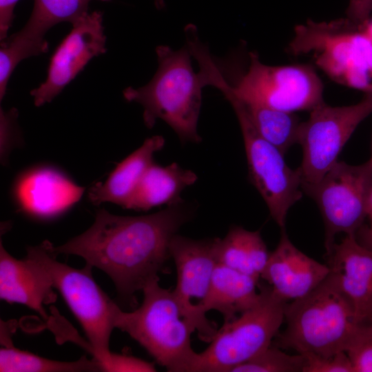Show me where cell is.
<instances>
[{"label": "cell", "instance_id": "9a60e30c", "mask_svg": "<svg viewBox=\"0 0 372 372\" xmlns=\"http://www.w3.org/2000/svg\"><path fill=\"white\" fill-rule=\"evenodd\" d=\"M84 187L60 170L37 166L22 173L14 186L18 207L39 219H50L68 210L81 198Z\"/></svg>", "mask_w": 372, "mask_h": 372}, {"label": "cell", "instance_id": "4dcf8cb0", "mask_svg": "<svg viewBox=\"0 0 372 372\" xmlns=\"http://www.w3.org/2000/svg\"><path fill=\"white\" fill-rule=\"evenodd\" d=\"M19 0H0V40L8 37L14 19V11Z\"/></svg>", "mask_w": 372, "mask_h": 372}, {"label": "cell", "instance_id": "ba28073f", "mask_svg": "<svg viewBox=\"0 0 372 372\" xmlns=\"http://www.w3.org/2000/svg\"><path fill=\"white\" fill-rule=\"evenodd\" d=\"M260 298L250 309L224 322L209 346L197 353L192 372H231L272 344L284 322L287 302L268 285L258 284Z\"/></svg>", "mask_w": 372, "mask_h": 372}, {"label": "cell", "instance_id": "f546056e", "mask_svg": "<svg viewBox=\"0 0 372 372\" xmlns=\"http://www.w3.org/2000/svg\"><path fill=\"white\" fill-rule=\"evenodd\" d=\"M372 14V0H349L347 18L352 22L363 25Z\"/></svg>", "mask_w": 372, "mask_h": 372}, {"label": "cell", "instance_id": "44dd1931", "mask_svg": "<svg viewBox=\"0 0 372 372\" xmlns=\"http://www.w3.org/2000/svg\"><path fill=\"white\" fill-rule=\"evenodd\" d=\"M218 264L260 280L270 253L259 231L231 227L223 238L214 239Z\"/></svg>", "mask_w": 372, "mask_h": 372}, {"label": "cell", "instance_id": "ffe728a7", "mask_svg": "<svg viewBox=\"0 0 372 372\" xmlns=\"http://www.w3.org/2000/svg\"><path fill=\"white\" fill-rule=\"evenodd\" d=\"M197 175L176 163L167 166L153 163L147 170L126 209L147 211L152 207L182 202L183 190L194 184Z\"/></svg>", "mask_w": 372, "mask_h": 372}, {"label": "cell", "instance_id": "4316f807", "mask_svg": "<svg viewBox=\"0 0 372 372\" xmlns=\"http://www.w3.org/2000/svg\"><path fill=\"white\" fill-rule=\"evenodd\" d=\"M303 355L305 362L302 372H353L352 364L345 351L329 356L313 353Z\"/></svg>", "mask_w": 372, "mask_h": 372}, {"label": "cell", "instance_id": "d6986e66", "mask_svg": "<svg viewBox=\"0 0 372 372\" xmlns=\"http://www.w3.org/2000/svg\"><path fill=\"white\" fill-rule=\"evenodd\" d=\"M258 280L217 263L208 293L198 309L204 314L216 310L224 322H229L258 301Z\"/></svg>", "mask_w": 372, "mask_h": 372}, {"label": "cell", "instance_id": "2e32d148", "mask_svg": "<svg viewBox=\"0 0 372 372\" xmlns=\"http://www.w3.org/2000/svg\"><path fill=\"white\" fill-rule=\"evenodd\" d=\"M327 265L318 262L299 250L285 229L270 253L260 278L284 300L300 299L316 288L329 275Z\"/></svg>", "mask_w": 372, "mask_h": 372}, {"label": "cell", "instance_id": "d4e9b609", "mask_svg": "<svg viewBox=\"0 0 372 372\" xmlns=\"http://www.w3.org/2000/svg\"><path fill=\"white\" fill-rule=\"evenodd\" d=\"M304 362L303 354H287L271 344L231 372H302Z\"/></svg>", "mask_w": 372, "mask_h": 372}, {"label": "cell", "instance_id": "30bf717a", "mask_svg": "<svg viewBox=\"0 0 372 372\" xmlns=\"http://www.w3.org/2000/svg\"><path fill=\"white\" fill-rule=\"evenodd\" d=\"M302 190L320 211L328 252L337 234L355 236L364 223L372 192V162L350 165L338 161L318 182L302 185Z\"/></svg>", "mask_w": 372, "mask_h": 372}, {"label": "cell", "instance_id": "1f68e13d", "mask_svg": "<svg viewBox=\"0 0 372 372\" xmlns=\"http://www.w3.org/2000/svg\"><path fill=\"white\" fill-rule=\"evenodd\" d=\"M355 238L360 244L372 250V192L364 223L357 231Z\"/></svg>", "mask_w": 372, "mask_h": 372}, {"label": "cell", "instance_id": "5b68a950", "mask_svg": "<svg viewBox=\"0 0 372 372\" xmlns=\"http://www.w3.org/2000/svg\"><path fill=\"white\" fill-rule=\"evenodd\" d=\"M247 69L240 71L225 56H213L216 70L231 92L244 102L295 113L311 111L323 101V84L306 64L269 65L249 52Z\"/></svg>", "mask_w": 372, "mask_h": 372}, {"label": "cell", "instance_id": "f1b7e54d", "mask_svg": "<svg viewBox=\"0 0 372 372\" xmlns=\"http://www.w3.org/2000/svg\"><path fill=\"white\" fill-rule=\"evenodd\" d=\"M103 371L127 372L156 371L154 364L126 355L112 353L109 360L102 366Z\"/></svg>", "mask_w": 372, "mask_h": 372}, {"label": "cell", "instance_id": "6da1fadb", "mask_svg": "<svg viewBox=\"0 0 372 372\" xmlns=\"http://www.w3.org/2000/svg\"><path fill=\"white\" fill-rule=\"evenodd\" d=\"M191 215L183 201L139 216H117L100 209L88 229L52 249L56 255L81 256L111 278L120 296L131 299L158 278L170 258L172 238Z\"/></svg>", "mask_w": 372, "mask_h": 372}, {"label": "cell", "instance_id": "836d02e7", "mask_svg": "<svg viewBox=\"0 0 372 372\" xmlns=\"http://www.w3.org/2000/svg\"><path fill=\"white\" fill-rule=\"evenodd\" d=\"M154 3L157 9H162L165 7L164 0H154Z\"/></svg>", "mask_w": 372, "mask_h": 372}, {"label": "cell", "instance_id": "e575fe53", "mask_svg": "<svg viewBox=\"0 0 372 372\" xmlns=\"http://www.w3.org/2000/svg\"><path fill=\"white\" fill-rule=\"evenodd\" d=\"M369 160L372 162V154H371V158Z\"/></svg>", "mask_w": 372, "mask_h": 372}, {"label": "cell", "instance_id": "7c38bea8", "mask_svg": "<svg viewBox=\"0 0 372 372\" xmlns=\"http://www.w3.org/2000/svg\"><path fill=\"white\" fill-rule=\"evenodd\" d=\"M169 254L177 272L173 291L183 316L202 341L210 342L218 329L198 308L208 293L217 265L214 239L194 240L176 234L169 244Z\"/></svg>", "mask_w": 372, "mask_h": 372}, {"label": "cell", "instance_id": "52a82bcc", "mask_svg": "<svg viewBox=\"0 0 372 372\" xmlns=\"http://www.w3.org/2000/svg\"><path fill=\"white\" fill-rule=\"evenodd\" d=\"M53 245L48 240L27 249V256L34 260L48 274L53 288L61 294L81 324L89 342V350L101 369L112 352L109 344L115 328L116 304L92 277V266L86 264L76 269L56 260Z\"/></svg>", "mask_w": 372, "mask_h": 372}, {"label": "cell", "instance_id": "484cf974", "mask_svg": "<svg viewBox=\"0 0 372 372\" xmlns=\"http://www.w3.org/2000/svg\"><path fill=\"white\" fill-rule=\"evenodd\" d=\"M345 352L353 372H372V324L358 327Z\"/></svg>", "mask_w": 372, "mask_h": 372}, {"label": "cell", "instance_id": "4fadbf2b", "mask_svg": "<svg viewBox=\"0 0 372 372\" xmlns=\"http://www.w3.org/2000/svg\"><path fill=\"white\" fill-rule=\"evenodd\" d=\"M72 25L51 56L45 80L30 91L37 107L50 103L92 58L106 52L101 12H88Z\"/></svg>", "mask_w": 372, "mask_h": 372}, {"label": "cell", "instance_id": "3957f363", "mask_svg": "<svg viewBox=\"0 0 372 372\" xmlns=\"http://www.w3.org/2000/svg\"><path fill=\"white\" fill-rule=\"evenodd\" d=\"M284 321L287 326L277 334L276 347L322 356L345 351L360 327L352 306L329 273L309 293L286 303Z\"/></svg>", "mask_w": 372, "mask_h": 372}, {"label": "cell", "instance_id": "8992f818", "mask_svg": "<svg viewBox=\"0 0 372 372\" xmlns=\"http://www.w3.org/2000/svg\"><path fill=\"white\" fill-rule=\"evenodd\" d=\"M288 50L313 54L317 66L340 84L364 93L372 89V41L363 25L347 17L296 25Z\"/></svg>", "mask_w": 372, "mask_h": 372}, {"label": "cell", "instance_id": "cb8c5ba5", "mask_svg": "<svg viewBox=\"0 0 372 372\" xmlns=\"http://www.w3.org/2000/svg\"><path fill=\"white\" fill-rule=\"evenodd\" d=\"M1 372H81L102 371L99 362L86 357L73 362H61L40 357L7 345L0 349Z\"/></svg>", "mask_w": 372, "mask_h": 372}, {"label": "cell", "instance_id": "8fae6325", "mask_svg": "<svg viewBox=\"0 0 372 372\" xmlns=\"http://www.w3.org/2000/svg\"><path fill=\"white\" fill-rule=\"evenodd\" d=\"M372 113V89L358 103L333 107L324 102L301 122L298 143L302 158L298 167L302 185L318 182L338 161V158L358 126Z\"/></svg>", "mask_w": 372, "mask_h": 372}, {"label": "cell", "instance_id": "9c48e42d", "mask_svg": "<svg viewBox=\"0 0 372 372\" xmlns=\"http://www.w3.org/2000/svg\"><path fill=\"white\" fill-rule=\"evenodd\" d=\"M231 105L242 135L249 178L265 200L269 214L281 230L285 229L290 208L302 197L299 169L289 167L284 154L263 138L254 126L244 104L222 81L216 84Z\"/></svg>", "mask_w": 372, "mask_h": 372}, {"label": "cell", "instance_id": "603a6c76", "mask_svg": "<svg viewBox=\"0 0 372 372\" xmlns=\"http://www.w3.org/2000/svg\"><path fill=\"white\" fill-rule=\"evenodd\" d=\"M241 101L257 132L284 155L298 143L301 122L295 113Z\"/></svg>", "mask_w": 372, "mask_h": 372}, {"label": "cell", "instance_id": "7a4b0ae2", "mask_svg": "<svg viewBox=\"0 0 372 372\" xmlns=\"http://www.w3.org/2000/svg\"><path fill=\"white\" fill-rule=\"evenodd\" d=\"M158 68L146 85L123 90L124 99L143 108V121L152 128L157 120L170 126L181 142L200 143L198 122L205 87L192 63L187 47L174 50L167 45L156 48Z\"/></svg>", "mask_w": 372, "mask_h": 372}, {"label": "cell", "instance_id": "83f0119b", "mask_svg": "<svg viewBox=\"0 0 372 372\" xmlns=\"http://www.w3.org/2000/svg\"><path fill=\"white\" fill-rule=\"evenodd\" d=\"M18 112L16 108L5 111L0 110V156L1 163H7L11 150L19 144V134L17 120Z\"/></svg>", "mask_w": 372, "mask_h": 372}, {"label": "cell", "instance_id": "7402d4cb", "mask_svg": "<svg viewBox=\"0 0 372 372\" xmlns=\"http://www.w3.org/2000/svg\"><path fill=\"white\" fill-rule=\"evenodd\" d=\"M92 1L34 0L29 19L15 34L23 42L45 53L48 50L45 33L59 23L70 22L72 24L88 13L89 4Z\"/></svg>", "mask_w": 372, "mask_h": 372}, {"label": "cell", "instance_id": "ac0fdd59", "mask_svg": "<svg viewBox=\"0 0 372 372\" xmlns=\"http://www.w3.org/2000/svg\"><path fill=\"white\" fill-rule=\"evenodd\" d=\"M162 136L146 139L143 145L117 165L104 183L90 188L92 203H112L126 208L142 178L154 163V155L165 145Z\"/></svg>", "mask_w": 372, "mask_h": 372}, {"label": "cell", "instance_id": "d6a6232c", "mask_svg": "<svg viewBox=\"0 0 372 372\" xmlns=\"http://www.w3.org/2000/svg\"><path fill=\"white\" fill-rule=\"evenodd\" d=\"M363 30L365 34L372 41V16L367 21V22L363 25Z\"/></svg>", "mask_w": 372, "mask_h": 372}, {"label": "cell", "instance_id": "5bb4252c", "mask_svg": "<svg viewBox=\"0 0 372 372\" xmlns=\"http://www.w3.org/2000/svg\"><path fill=\"white\" fill-rule=\"evenodd\" d=\"M327 255L329 276L352 306L358 324H372V250L346 235Z\"/></svg>", "mask_w": 372, "mask_h": 372}, {"label": "cell", "instance_id": "277c9868", "mask_svg": "<svg viewBox=\"0 0 372 372\" xmlns=\"http://www.w3.org/2000/svg\"><path fill=\"white\" fill-rule=\"evenodd\" d=\"M141 306L130 312L119 307L115 328L126 332L170 372H192L197 353L192 347L194 329L183 316L174 291L159 285V278L143 289Z\"/></svg>", "mask_w": 372, "mask_h": 372}, {"label": "cell", "instance_id": "e0dca14e", "mask_svg": "<svg viewBox=\"0 0 372 372\" xmlns=\"http://www.w3.org/2000/svg\"><path fill=\"white\" fill-rule=\"evenodd\" d=\"M52 284L45 271L32 258L19 260L0 244V298L9 303L22 304L48 316L43 304L54 302Z\"/></svg>", "mask_w": 372, "mask_h": 372}]
</instances>
